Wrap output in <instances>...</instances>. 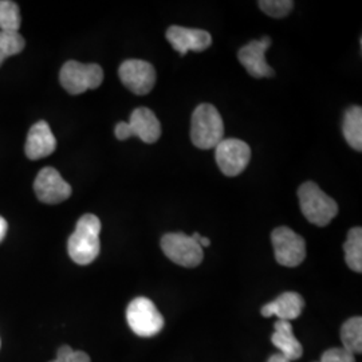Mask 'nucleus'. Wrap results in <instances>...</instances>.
I'll return each mask as SVG.
<instances>
[{
    "mask_svg": "<svg viewBox=\"0 0 362 362\" xmlns=\"http://www.w3.org/2000/svg\"><path fill=\"white\" fill-rule=\"evenodd\" d=\"M100 233L101 221L95 215L86 214L78 220L76 231L67 242V251L73 262L86 266L97 259L101 250Z\"/></svg>",
    "mask_w": 362,
    "mask_h": 362,
    "instance_id": "f257e3e1",
    "label": "nucleus"
},
{
    "mask_svg": "<svg viewBox=\"0 0 362 362\" xmlns=\"http://www.w3.org/2000/svg\"><path fill=\"white\" fill-rule=\"evenodd\" d=\"M299 206L303 216L318 227L327 226L338 214L336 200L318 187V184L308 181L298 189Z\"/></svg>",
    "mask_w": 362,
    "mask_h": 362,
    "instance_id": "f03ea898",
    "label": "nucleus"
},
{
    "mask_svg": "<svg viewBox=\"0 0 362 362\" xmlns=\"http://www.w3.org/2000/svg\"><path fill=\"white\" fill-rule=\"evenodd\" d=\"M191 139L199 149H212L224 140V122L218 109L211 104L199 105L191 121Z\"/></svg>",
    "mask_w": 362,
    "mask_h": 362,
    "instance_id": "7ed1b4c3",
    "label": "nucleus"
},
{
    "mask_svg": "<svg viewBox=\"0 0 362 362\" xmlns=\"http://www.w3.org/2000/svg\"><path fill=\"white\" fill-rule=\"evenodd\" d=\"M59 81L69 94L78 95L100 88L104 81V70L97 64L85 65L77 61H69L61 69Z\"/></svg>",
    "mask_w": 362,
    "mask_h": 362,
    "instance_id": "20e7f679",
    "label": "nucleus"
},
{
    "mask_svg": "<svg viewBox=\"0 0 362 362\" xmlns=\"http://www.w3.org/2000/svg\"><path fill=\"white\" fill-rule=\"evenodd\" d=\"M127 321L132 332L148 338L158 334L164 327V317L155 303L145 297L133 299L127 309Z\"/></svg>",
    "mask_w": 362,
    "mask_h": 362,
    "instance_id": "39448f33",
    "label": "nucleus"
},
{
    "mask_svg": "<svg viewBox=\"0 0 362 362\" xmlns=\"http://www.w3.org/2000/svg\"><path fill=\"white\" fill-rule=\"evenodd\" d=\"M115 133L121 141L139 137L144 143L155 144L161 136V124L151 109L137 107L132 112L129 122L117 124Z\"/></svg>",
    "mask_w": 362,
    "mask_h": 362,
    "instance_id": "423d86ee",
    "label": "nucleus"
},
{
    "mask_svg": "<svg viewBox=\"0 0 362 362\" xmlns=\"http://www.w3.org/2000/svg\"><path fill=\"white\" fill-rule=\"evenodd\" d=\"M161 248L167 258L187 269L197 267L204 258L203 248L185 233H165L161 239Z\"/></svg>",
    "mask_w": 362,
    "mask_h": 362,
    "instance_id": "0eeeda50",
    "label": "nucleus"
},
{
    "mask_svg": "<svg viewBox=\"0 0 362 362\" xmlns=\"http://www.w3.org/2000/svg\"><path fill=\"white\" fill-rule=\"evenodd\" d=\"M275 259L281 266L297 267L306 258L305 239L288 227H278L272 233Z\"/></svg>",
    "mask_w": 362,
    "mask_h": 362,
    "instance_id": "6e6552de",
    "label": "nucleus"
},
{
    "mask_svg": "<svg viewBox=\"0 0 362 362\" xmlns=\"http://www.w3.org/2000/svg\"><path fill=\"white\" fill-rule=\"evenodd\" d=\"M215 158L223 175L235 177L247 168L251 160V149L238 139H224L215 148Z\"/></svg>",
    "mask_w": 362,
    "mask_h": 362,
    "instance_id": "1a4fd4ad",
    "label": "nucleus"
},
{
    "mask_svg": "<svg viewBox=\"0 0 362 362\" xmlns=\"http://www.w3.org/2000/svg\"><path fill=\"white\" fill-rule=\"evenodd\" d=\"M118 76L125 88L137 95H145L155 88V67L143 59L122 62L118 69Z\"/></svg>",
    "mask_w": 362,
    "mask_h": 362,
    "instance_id": "9d476101",
    "label": "nucleus"
},
{
    "mask_svg": "<svg viewBox=\"0 0 362 362\" xmlns=\"http://www.w3.org/2000/svg\"><path fill=\"white\" fill-rule=\"evenodd\" d=\"M34 191L46 204H59L71 196V187L61 173L52 167L42 169L34 181Z\"/></svg>",
    "mask_w": 362,
    "mask_h": 362,
    "instance_id": "9b49d317",
    "label": "nucleus"
},
{
    "mask_svg": "<svg viewBox=\"0 0 362 362\" xmlns=\"http://www.w3.org/2000/svg\"><path fill=\"white\" fill-rule=\"evenodd\" d=\"M270 46L272 39L264 37L247 43L238 52L239 62L243 65L251 77H274V69L266 62V52L270 49Z\"/></svg>",
    "mask_w": 362,
    "mask_h": 362,
    "instance_id": "f8f14e48",
    "label": "nucleus"
},
{
    "mask_svg": "<svg viewBox=\"0 0 362 362\" xmlns=\"http://www.w3.org/2000/svg\"><path fill=\"white\" fill-rule=\"evenodd\" d=\"M167 39L173 50L180 55H185L188 52H204L212 45L211 34L206 30L199 28L170 26L167 30Z\"/></svg>",
    "mask_w": 362,
    "mask_h": 362,
    "instance_id": "ddd939ff",
    "label": "nucleus"
},
{
    "mask_svg": "<svg viewBox=\"0 0 362 362\" xmlns=\"http://www.w3.org/2000/svg\"><path fill=\"white\" fill-rule=\"evenodd\" d=\"M57 149V140L46 121H39L27 134L25 152L30 160H40L52 155Z\"/></svg>",
    "mask_w": 362,
    "mask_h": 362,
    "instance_id": "4468645a",
    "label": "nucleus"
},
{
    "mask_svg": "<svg viewBox=\"0 0 362 362\" xmlns=\"http://www.w3.org/2000/svg\"><path fill=\"white\" fill-rule=\"evenodd\" d=\"M305 308V300L298 293H284L275 300L270 303L264 305L262 308V315L269 318L272 315H276L279 321H293L297 320L298 317L302 314Z\"/></svg>",
    "mask_w": 362,
    "mask_h": 362,
    "instance_id": "2eb2a0df",
    "label": "nucleus"
},
{
    "mask_svg": "<svg viewBox=\"0 0 362 362\" xmlns=\"http://www.w3.org/2000/svg\"><path fill=\"white\" fill-rule=\"evenodd\" d=\"M274 327H275V332L272 337L274 346L278 348L279 353L285 356L288 361H296L298 358H300L303 354V348L294 336L291 324L287 321H276Z\"/></svg>",
    "mask_w": 362,
    "mask_h": 362,
    "instance_id": "dca6fc26",
    "label": "nucleus"
},
{
    "mask_svg": "<svg viewBox=\"0 0 362 362\" xmlns=\"http://www.w3.org/2000/svg\"><path fill=\"white\" fill-rule=\"evenodd\" d=\"M344 137L350 146L358 152L362 151V109L351 106L345 112L342 124Z\"/></svg>",
    "mask_w": 362,
    "mask_h": 362,
    "instance_id": "f3484780",
    "label": "nucleus"
},
{
    "mask_svg": "<svg viewBox=\"0 0 362 362\" xmlns=\"http://www.w3.org/2000/svg\"><path fill=\"white\" fill-rule=\"evenodd\" d=\"M341 341L344 349L348 350L353 356L361 354L362 351V318L353 317L342 325Z\"/></svg>",
    "mask_w": 362,
    "mask_h": 362,
    "instance_id": "a211bd4d",
    "label": "nucleus"
},
{
    "mask_svg": "<svg viewBox=\"0 0 362 362\" xmlns=\"http://www.w3.org/2000/svg\"><path fill=\"white\" fill-rule=\"evenodd\" d=\"M345 262L350 270L356 272H362V228L354 227L350 230L344 245Z\"/></svg>",
    "mask_w": 362,
    "mask_h": 362,
    "instance_id": "6ab92c4d",
    "label": "nucleus"
},
{
    "mask_svg": "<svg viewBox=\"0 0 362 362\" xmlns=\"http://www.w3.org/2000/svg\"><path fill=\"white\" fill-rule=\"evenodd\" d=\"M25 38L19 31H0V66L8 58L23 52Z\"/></svg>",
    "mask_w": 362,
    "mask_h": 362,
    "instance_id": "aec40b11",
    "label": "nucleus"
},
{
    "mask_svg": "<svg viewBox=\"0 0 362 362\" xmlns=\"http://www.w3.org/2000/svg\"><path fill=\"white\" fill-rule=\"evenodd\" d=\"M22 16L19 7L11 0H0V31H19Z\"/></svg>",
    "mask_w": 362,
    "mask_h": 362,
    "instance_id": "412c9836",
    "label": "nucleus"
},
{
    "mask_svg": "<svg viewBox=\"0 0 362 362\" xmlns=\"http://www.w3.org/2000/svg\"><path fill=\"white\" fill-rule=\"evenodd\" d=\"M260 10L272 18H285L294 7L291 0H262L258 3Z\"/></svg>",
    "mask_w": 362,
    "mask_h": 362,
    "instance_id": "4be33fe9",
    "label": "nucleus"
},
{
    "mask_svg": "<svg viewBox=\"0 0 362 362\" xmlns=\"http://www.w3.org/2000/svg\"><path fill=\"white\" fill-rule=\"evenodd\" d=\"M50 362H91L90 357L85 351L73 350L70 346L64 345L58 349L57 358Z\"/></svg>",
    "mask_w": 362,
    "mask_h": 362,
    "instance_id": "5701e85b",
    "label": "nucleus"
},
{
    "mask_svg": "<svg viewBox=\"0 0 362 362\" xmlns=\"http://www.w3.org/2000/svg\"><path fill=\"white\" fill-rule=\"evenodd\" d=\"M320 362H356V357L344 348L326 350Z\"/></svg>",
    "mask_w": 362,
    "mask_h": 362,
    "instance_id": "b1692460",
    "label": "nucleus"
},
{
    "mask_svg": "<svg viewBox=\"0 0 362 362\" xmlns=\"http://www.w3.org/2000/svg\"><path fill=\"white\" fill-rule=\"evenodd\" d=\"M7 230H8L7 221L4 220V218L0 216V242L4 239V236H6V233H7Z\"/></svg>",
    "mask_w": 362,
    "mask_h": 362,
    "instance_id": "393cba45",
    "label": "nucleus"
},
{
    "mask_svg": "<svg viewBox=\"0 0 362 362\" xmlns=\"http://www.w3.org/2000/svg\"><path fill=\"white\" fill-rule=\"evenodd\" d=\"M267 362H291L288 361L287 358H286L285 356H282L281 353H276V354H272V357L269 358V361Z\"/></svg>",
    "mask_w": 362,
    "mask_h": 362,
    "instance_id": "a878e982",
    "label": "nucleus"
},
{
    "mask_svg": "<svg viewBox=\"0 0 362 362\" xmlns=\"http://www.w3.org/2000/svg\"><path fill=\"white\" fill-rule=\"evenodd\" d=\"M199 245H200V247L203 248V247H209L211 246V240L208 239V238H204V236H202L200 238V240H199Z\"/></svg>",
    "mask_w": 362,
    "mask_h": 362,
    "instance_id": "bb28decb",
    "label": "nucleus"
}]
</instances>
